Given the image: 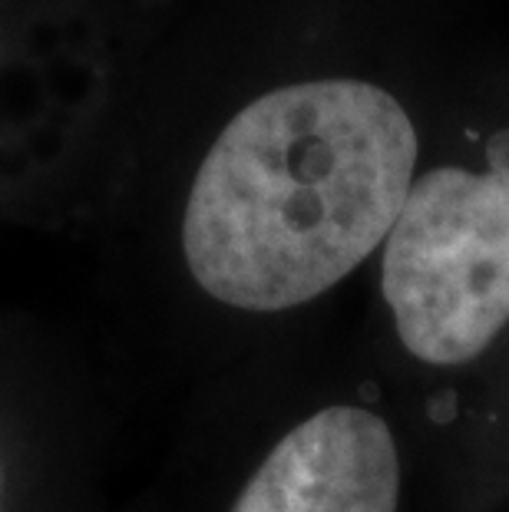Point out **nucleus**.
<instances>
[{
	"mask_svg": "<svg viewBox=\"0 0 509 512\" xmlns=\"http://www.w3.org/2000/svg\"><path fill=\"white\" fill-rule=\"evenodd\" d=\"M417 166L414 116L384 86L328 76L255 96L192 179L189 278L238 314L314 308L374 265Z\"/></svg>",
	"mask_w": 509,
	"mask_h": 512,
	"instance_id": "obj_1",
	"label": "nucleus"
},
{
	"mask_svg": "<svg viewBox=\"0 0 509 512\" xmlns=\"http://www.w3.org/2000/svg\"><path fill=\"white\" fill-rule=\"evenodd\" d=\"M381 354L420 394L457 397L509 354V146L424 169L374 258Z\"/></svg>",
	"mask_w": 509,
	"mask_h": 512,
	"instance_id": "obj_2",
	"label": "nucleus"
},
{
	"mask_svg": "<svg viewBox=\"0 0 509 512\" xmlns=\"http://www.w3.org/2000/svg\"><path fill=\"white\" fill-rule=\"evenodd\" d=\"M414 460L391 390L348 380L278 433L229 512H410Z\"/></svg>",
	"mask_w": 509,
	"mask_h": 512,
	"instance_id": "obj_3",
	"label": "nucleus"
}]
</instances>
